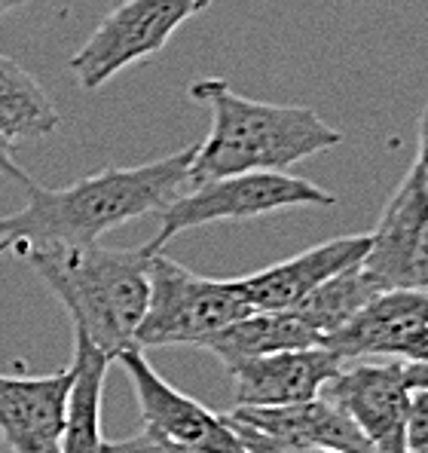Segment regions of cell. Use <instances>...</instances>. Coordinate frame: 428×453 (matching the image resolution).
I'll list each match as a JSON object with an SVG mask.
<instances>
[{"label": "cell", "mask_w": 428, "mask_h": 453, "mask_svg": "<svg viewBox=\"0 0 428 453\" xmlns=\"http://www.w3.org/2000/svg\"><path fill=\"white\" fill-rule=\"evenodd\" d=\"M196 144L153 163L129 169H102L50 190L31 178L28 203L0 218V242L16 255L43 245H89L98 236L144 215H159L190 178Z\"/></svg>", "instance_id": "1"}, {"label": "cell", "mask_w": 428, "mask_h": 453, "mask_svg": "<svg viewBox=\"0 0 428 453\" xmlns=\"http://www.w3.org/2000/svg\"><path fill=\"white\" fill-rule=\"evenodd\" d=\"M190 98L211 111V132L196 144L187 188L242 172H287L343 142L312 108L254 102L220 77L193 80Z\"/></svg>", "instance_id": "2"}, {"label": "cell", "mask_w": 428, "mask_h": 453, "mask_svg": "<svg viewBox=\"0 0 428 453\" xmlns=\"http://www.w3.org/2000/svg\"><path fill=\"white\" fill-rule=\"evenodd\" d=\"M150 245L104 249L89 245H43L22 257L50 285L68 310L77 334L98 346L117 362L119 352L135 346L138 325L150 295Z\"/></svg>", "instance_id": "3"}, {"label": "cell", "mask_w": 428, "mask_h": 453, "mask_svg": "<svg viewBox=\"0 0 428 453\" xmlns=\"http://www.w3.org/2000/svg\"><path fill=\"white\" fill-rule=\"evenodd\" d=\"M248 312L254 310L239 279L199 276L157 251L150 257V295L135 346H199Z\"/></svg>", "instance_id": "4"}, {"label": "cell", "mask_w": 428, "mask_h": 453, "mask_svg": "<svg viewBox=\"0 0 428 453\" xmlns=\"http://www.w3.org/2000/svg\"><path fill=\"white\" fill-rule=\"evenodd\" d=\"M337 196L306 178H294L287 172H242V175L211 178L180 190L163 211L159 230L150 239L153 251H163L178 233L193 226L220 221H251V218L276 215L285 209H321L333 205Z\"/></svg>", "instance_id": "5"}, {"label": "cell", "mask_w": 428, "mask_h": 453, "mask_svg": "<svg viewBox=\"0 0 428 453\" xmlns=\"http://www.w3.org/2000/svg\"><path fill=\"white\" fill-rule=\"evenodd\" d=\"M211 0H123L98 22L89 40L71 56L83 89H102L119 71L165 50L180 25L209 10Z\"/></svg>", "instance_id": "6"}, {"label": "cell", "mask_w": 428, "mask_h": 453, "mask_svg": "<svg viewBox=\"0 0 428 453\" xmlns=\"http://www.w3.org/2000/svg\"><path fill=\"white\" fill-rule=\"evenodd\" d=\"M321 395L352 417L377 453H407L410 386L401 362H346Z\"/></svg>", "instance_id": "7"}, {"label": "cell", "mask_w": 428, "mask_h": 453, "mask_svg": "<svg viewBox=\"0 0 428 453\" xmlns=\"http://www.w3.org/2000/svg\"><path fill=\"white\" fill-rule=\"evenodd\" d=\"M361 266L383 291L428 288V188L413 165L373 226Z\"/></svg>", "instance_id": "8"}, {"label": "cell", "mask_w": 428, "mask_h": 453, "mask_svg": "<svg viewBox=\"0 0 428 453\" xmlns=\"http://www.w3.org/2000/svg\"><path fill=\"white\" fill-rule=\"evenodd\" d=\"M340 362L394 356L401 362H428V288L379 291L337 334L321 340Z\"/></svg>", "instance_id": "9"}, {"label": "cell", "mask_w": 428, "mask_h": 453, "mask_svg": "<svg viewBox=\"0 0 428 453\" xmlns=\"http://www.w3.org/2000/svg\"><path fill=\"white\" fill-rule=\"evenodd\" d=\"M117 362L135 386L147 429L196 453H245L226 414H214L196 398L178 392L169 380L153 371L141 346H129L126 352H119Z\"/></svg>", "instance_id": "10"}, {"label": "cell", "mask_w": 428, "mask_h": 453, "mask_svg": "<svg viewBox=\"0 0 428 453\" xmlns=\"http://www.w3.org/2000/svg\"><path fill=\"white\" fill-rule=\"evenodd\" d=\"M73 371L43 377L0 374V441L12 453H58Z\"/></svg>", "instance_id": "11"}, {"label": "cell", "mask_w": 428, "mask_h": 453, "mask_svg": "<svg viewBox=\"0 0 428 453\" xmlns=\"http://www.w3.org/2000/svg\"><path fill=\"white\" fill-rule=\"evenodd\" d=\"M367 249H371V233L327 239V242L312 245V249L300 251L287 261L248 273V276L239 279V285H242L251 310L287 312L331 276L349 270V266H358L364 261Z\"/></svg>", "instance_id": "12"}, {"label": "cell", "mask_w": 428, "mask_h": 453, "mask_svg": "<svg viewBox=\"0 0 428 453\" xmlns=\"http://www.w3.org/2000/svg\"><path fill=\"white\" fill-rule=\"evenodd\" d=\"M340 368L343 362L331 349L310 346L251 358L226 374L233 377L236 408H287L318 398Z\"/></svg>", "instance_id": "13"}, {"label": "cell", "mask_w": 428, "mask_h": 453, "mask_svg": "<svg viewBox=\"0 0 428 453\" xmlns=\"http://www.w3.org/2000/svg\"><path fill=\"white\" fill-rule=\"evenodd\" d=\"M233 414L272 432L291 438L306 448H331L337 453H377L346 411L331 398L318 395L310 402L287 404V408H233Z\"/></svg>", "instance_id": "14"}, {"label": "cell", "mask_w": 428, "mask_h": 453, "mask_svg": "<svg viewBox=\"0 0 428 453\" xmlns=\"http://www.w3.org/2000/svg\"><path fill=\"white\" fill-rule=\"evenodd\" d=\"M111 362L113 358L107 352H102L92 340L73 331V380L58 453H102V395Z\"/></svg>", "instance_id": "15"}, {"label": "cell", "mask_w": 428, "mask_h": 453, "mask_svg": "<svg viewBox=\"0 0 428 453\" xmlns=\"http://www.w3.org/2000/svg\"><path fill=\"white\" fill-rule=\"evenodd\" d=\"M310 346H321V337L310 325H303L291 310L287 312H264L254 310L245 319L233 322L230 328L218 331L199 349L211 352L224 371H233L236 365L251 362L260 356H272L282 349H310Z\"/></svg>", "instance_id": "16"}, {"label": "cell", "mask_w": 428, "mask_h": 453, "mask_svg": "<svg viewBox=\"0 0 428 453\" xmlns=\"http://www.w3.org/2000/svg\"><path fill=\"white\" fill-rule=\"evenodd\" d=\"M58 123L62 117L37 77L10 56H0V135L10 144L37 142L52 135Z\"/></svg>", "instance_id": "17"}, {"label": "cell", "mask_w": 428, "mask_h": 453, "mask_svg": "<svg viewBox=\"0 0 428 453\" xmlns=\"http://www.w3.org/2000/svg\"><path fill=\"white\" fill-rule=\"evenodd\" d=\"M379 291L383 288H379L371 273L358 264V266H349V270L337 273V276H331L325 285H318V288L312 291L310 297H303L291 312L325 340V337L337 334L340 328H346Z\"/></svg>", "instance_id": "18"}, {"label": "cell", "mask_w": 428, "mask_h": 453, "mask_svg": "<svg viewBox=\"0 0 428 453\" xmlns=\"http://www.w3.org/2000/svg\"><path fill=\"white\" fill-rule=\"evenodd\" d=\"M102 453H196V450L184 448V444L172 441V438L159 435V432H153L144 426L141 432H135V435H129V438L104 441Z\"/></svg>", "instance_id": "19"}, {"label": "cell", "mask_w": 428, "mask_h": 453, "mask_svg": "<svg viewBox=\"0 0 428 453\" xmlns=\"http://www.w3.org/2000/svg\"><path fill=\"white\" fill-rule=\"evenodd\" d=\"M407 453H428V389H410Z\"/></svg>", "instance_id": "20"}, {"label": "cell", "mask_w": 428, "mask_h": 453, "mask_svg": "<svg viewBox=\"0 0 428 453\" xmlns=\"http://www.w3.org/2000/svg\"><path fill=\"white\" fill-rule=\"evenodd\" d=\"M0 175L12 178V181H19V184L31 181V175L19 165V159H16V144H10L4 135H0Z\"/></svg>", "instance_id": "21"}, {"label": "cell", "mask_w": 428, "mask_h": 453, "mask_svg": "<svg viewBox=\"0 0 428 453\" xmlns=\"http://www.w3.org/2000/svg\"><path fill=\"white\" fill-rule=\"evenodd\" d=\"M413 169L419 172V178H423V184L428 188V108L423 111V117H419V153H417Z\"/></svg>", "instance_id": "22"}, {"label": "cell", "mask_w": 428, "mask_h": 453, "mask_svg": "<svg viewBox=\"0 0 428 453\" xmlns=\"http://www.w3.org/2000/svg\"><path fill=\"white\" fill-rule=\"evenodd\" d=\"M25 0H0V16H6V12H12L16 6H22Z\"/></svg>", "instance_id": "23"}, {"label": "cell", "mask_w": 428, "mask_h": 453, "mask_svg": "<svg viewBox=\"0 0 428 453\" xmlns=\"http://www.w3.org/2000/svg\"><path fill=\"white\" fill-rule=\"evenodd\" d=\"M303 453H337V450H331V448H306Z\"/></svg>", "instance_id": "24"}, {"label": "cell", "mask_w": 428, "mask_h": 453, "mask_svg": "<svg viewBox=\"0 0 428 453\" xmlns=\"http://www.w3.org/2000/svg\"><path fill=\"white\" fill-rule=\"evenodd\" d=\"M4 251H6V245H4V242H0V255H4Z\"/></svg>", "instance_id": "25"}]
</instances>
